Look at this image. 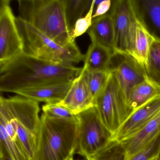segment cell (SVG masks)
<instances>
[{
    "mask_svg": "<svg viewBox=\"0 0 160 160\" xmlns=\"http://www.w3.org/2000/svg\"><path fill=\"white\" fill-rule=\"evenodd\" d=\"M83 68L57 64L22 53L0 66V90L15 93L48 84L72 82Z\"/></svg>",
    "mask_w": 160,
    "mask_h": 160,
    "instance_id": "cell-1",
    "label": "cell"
},
{
    "mask_svg": "<svg viewBox=\"0 0 160 160\" xmlns=\"http://www.w3.org/2000/svg\"><path fill=\"white\" fill-rule=\"evenodd\" d=\"M78 138L77 118L58 119L42 113L35 160H71L76 153Z\"/></svg>",
    "mask_w": 160,
    "mask_h": 160,
    "instance_id": "cell-2",
    "label": "cell"
},
{
    "mask_svg": "<svg viewBox=\"0 0 160 160\" xmlns=\"http://www.w3.org/2000/svg\"><path fill=\"white\" fill-rule=\"evenodd\" d=\"M18 17L61 46L73 42L64 0H18Z\"/></svg>",
    "mask_w": 160,
    "mask_h": 160,
    "instance_id": "cell-3",
    "label": "cell"
},
{
    "mask_svg": "<svg viewBox=\"0 0 160 160\" xmlns=\"http://www.w3.org/2000/svg\"><path fill=\"white\" fill-rule=\"evenodd\" d=\"M38 102L21 95L0 98V113L12 120L18 141L28 160H35L41 123Z\"/></svg>",
    "mask_w": 160,
    "mask_h": 160,
    "instance_id": "cell-4",
    "label": "cell"
},
{
    "mask_svg": "<svg viewBox=\"0 0 160 160\" xmlns=\"http://www.w3.org/2000/svg\"><path fill=\"white\" fill-rule=\"evenodd\" d=\"M16 24L25 54L62 65H72L84 60L85 55L80 52L75 41L61 46L18 17Z\"/></svg>",
    "mask_w": 160,
    "mask_h": 160,
    "instance_id": "cell-5",
    "label": "cell"
},
{
    "mask_svg": "<svg viewBox=\"0 0 160 160\" xmlns=\"http://www.w3.org/2000/svg\"><path fill=\"white\" fill-rule=\"evenodd\" d=\"M94 106L112 136L133 112L128 105L124 92L111 72L105 87L95 98Z\"/></svg>",
    "mask_w": 160,
    "mask_h": 160,
    "instance_id": "cell-6",
    "label": "cell"
},
{
    "mask_svg": "<svg viewBox=\"0 0 160 160\" xmlns=\"http://www.w3.org/2000/svg\"><path fill=\"white\" fill-rule=\"evenodd\" d=\"M78 138L76 153L88 160L105 147L112 135L101 120L95 106L76 115Z\"/></svg>",
    "mask_w": 160,
    "mask_h": 160,
    "instance_id": "cell-7",
    "label": "cell"
},
{
    "mask_svg": "<svg viewBox=\"0 0 160 160\" xmlns=\"http://www.w3.org/2000/svg\"><path fill=\"white\" fill-rule=\"evenodd\" d=\"M109 12L115 28V54L132 57L138 19L132 0L112 1Z\"/></svg>",
    "mask_w": 160,
    "mask_h": 160,
    "instance_id": "cell-8",
    "label": "cell"
},
{
    "mask_svg": "<svg viewBox=\"0 0 160 160\" xmlns=\"http://www.w3.org/2000/svg\"><path fill=\"white\" fill-rule=\"evenodd\" d=\"M10 0L0 1V66L23 52V44Z\"/></svg>",
    "mask_w": 160,
    "mask_h": 160,
    "instance_id": "cell-9",
    "label": "cell"
},
{
    "mask_svg": "<svg viewBox=\"0 0 160 160\" xmlns=\"http://www.w3.org/2000/svg\"><path fill=\"white\" fill-rule=\"evenodd\" d=\"M126 98L132 89L148 79L144 68L132 56L114 54L109 67Z\"/></svg>",
    "mask_w": 160,
    "mask_h": 160,
    "instance_id": "cell-10",
    "label": "cell"
},
{
    "mask_svg": "<svg viewBox=\"0 0 160 160\" xmlns=\"http://www.w3.org/2000/svg\"><path fill=\"white\" fill-rule=\"evenodd\" d=\"M160 112V95L133 112L112 139L120 143L138 132Z\"/></svg>",
    "mask_w": 160,
    "mask_h": 160,
    "instance_id": "cell-11",
    "label": "cell"
},
{
    "mask_svg": "<svg viewBox=\"0 0 160 160\" xmlns=\"http://www.w3.org/2000/svg\"><path fill=\"white\" fill-rule=\"evenodd\" d=\"M58 104L69 109L74 115L94 106V101L85 79L84 71L73 81L71 88Z\"/></svg>",
    "mask_w": 160,
    "mask_h": 160,
    "instance_id": "cell-12",
    "label": "cell"
},
{
    "mask_svg": "<svg viewBox=\"0 0 160 160\" xmlns=\"http://www.w3.org/2000/svg\"><path fill=\"white\" fill-rule=\"evenodd\" d=\"M160 134V112L132 136L120 142L126 160H130L147 148Z\"/></svg>",
    "mask_w": 160,
    "mask_h": 160,
    "instance_id": "cell-13",
    "label": "cell"
},
{
    "mask_svg": "<svg viewBox=\"0 0 160 160\" xmlns=\"http://www.w3.org/2000/svg\"><path fill=\"white\" fill-rule=\"evenodd\" d=\"M160 134L145 150L130 160H150L159 154ZM88 160H126L121 143L111 139L104 148Z\"/></svg>",
    "mask_w": 160,
    "mask_h": 160,
    "instance_id": "cell-14",
    "label": "cell"
},
{
    "mask_svg": "<svg viewBox=\"0 0 160 160\" xmlns=\"http://www.w3.org/2000/svg\"><path fill=\"white\" fill-rule=\"evenodd\" d=\"M72 82L53 83L24 89L17 92L15 93L38 102L58 104L64 99Z\"/></svg>",
    "mask_w": 160,
    "mask_h": 160,
    "instance_id": "cell-15",
    "label": "cell"
},
{
    "mask_svg": "<svg viewBox=\"0 0 160 160\" xmlns=\"http://www.w3.org/2000/svg\"><path fill=\"white\" fill-rule=\"evenodd\" d=\"M138 20L151 35L160 40V0H132Z\"/></svg>",
    "mask_w": 160,
    "mask_h": 160,
    "instance_id": "cell-16",
    "label": "cell"
},
{
    "mask_svg": "<svg viewBox=\"0 0 160 160\" xmlns=\"http://www.w3.org/2000/svg\"><path fill=\"white\" fill-rule=\"evenodd\" d=\"M88 32L92 43L108 48L115 54V28L113 18L109 12L93 19Z\"/></svg>",
    "mask_w": 160,
    "mask_h": 160,
    "instance_id": "cell-17",
    "label": "cell"
},
{
    "mask_svg": "<svg viewBox=\"0 0 160 160\" xmlns=\"http://www.w3.org/2000/svg\"><path fill=\"white\" fill-rule=\"evenodd\" d=\"M114 54L110 49L92 43L84 56L83 70L86 72L109 71Z\"/></svg>",
    "mask_w": 160,
    "mask_h": 160,
    "instance_id": "cell-18",
    "label": "cell"
},
{
    "mask_svg": "<svg viewBox=\"0 0 160 160\" xmlns=\"http://www.w3.org/2000/svg\"><path fill=\"white\" fill-rule=\"evenodd\" d=\"M160 95V87L147 79L132 89L127 96V103L134 111Z\"/></svg>",
    "mask_w": 160,
    "mask_h": 160,
    "instance_id": "cell-19",
    "label": "cell"
},
{
    "mask_svg": "<svg viewBox=\"0 0 160 160\" xmlns=\"http://www.w3.org/2000/svg\"><path fill=\"white\" fill-rule=\"evenodd\" d=\"M153 39L154 38L138 19L132 57L144 69L148 66L151 47Z\"/></svg>",
    "mask_w": 160,
    "mask_h": 160,
    "instance_id": "cell-20",
    "label": "cell"
},
{
    "mask_svg": "<svg viewBox=\"0 0 160 160\" xmlns=\"http://www.w3.org/2000/svg\"><path fill=\"white\" fill-rule=\"evenodd\" d=\"M65 17L70 32L77 21L83 17L87 10H89L92 1L89 0H64Z\"/></svg>",
    "mask_w": 160,
    "mask_h": 160,
    "instance_id": "cell-21",
    "label": "cell"
},
{
    "mask_svg": "<svg viewBox=\"0 0 160 160\" xmlns=\"http://www.w3.org/2000/svg\"><path fill=\"white\" fill-rule=\"evenodd\" d=\"M145 70L148 79L160 87V40L153 39Z\"/></svg>",
    "mask_w": 160,
    "mask_h": 160,
    "instance_id": "cell-22",
    "label": "cell"
},
{
    "mask_svg": "<svg viewBox=\"0 0 160 160\" xmlns=\"http://www.w3.org/2000/svg\"><path fill=\"white\" fill-rule=\"evenodd\" d=\"M0 154L13 160H28L19 144L8 136L2 126H0Z\"/></svg>",
    "mask_w": 160,
    "mask_h": 160,
    "instance_id": "cell-23",
    "label": "cell"
},
{
    "mask_svg": "<svg viewBox=\"0 0 160 160\" xmlns=\"http://www.w3.org/2000/svg\"><path fill=\"white\" fill-rule=\"evenodd\" d=\"M85 79L91 93L95 98L105 87L110 74L109 71L86 72L84 71Z\"/></svg>",
    "mask_w": 160,
    "mask_h": 160,
    "instance_id": "cell-24",
    "label": "cell"
},
{
    "mask_svg": "<svg viewBox=\"0 0 160 160\" xmlns=\"http://www.w3.org/2000/svg\"><path fill=\"white\" fill-rule=\"evenodd\" d=\"M95 6V0H93L89 11L85 16L78 19L72 30L71 32L72 40L75 41V39L88 30L92 24V16Z\"/></svg>",
    "mask_w": 160,
    "mask_h": 160,
    "instance_id": "cell-25",
    "label": "cell"
},
{
    "mask_svg": "<svg viewBox=\"0 0 160 160\" xmlns=\"http://www.w3.org/2000/svg\"><path fill=\"white\" fill-rule=\"evenodd\" d=\"M43 113L48 117L58 119L72 120L76 116L71 111L58 104H45L42 106Z\"/></svg>",
    "mask_w": 160,
    "mask_h": 160,
    "instance_id": "cell-26",
    "label": "cell"
},
{
    "mask_svg": "<svg viewBox=\"0 0 160 160\" xmlns=\"http://www.w3.org/2000/svg\"><path fill=\"white\" fill-rule=\"evenodd\" d=\"M112 3V1L111 0H95V6L92 16V20L108 13L111 9Z\"/></svg>",
    "mask_w": 160,
    "mask_h": 160,
    "instance_id": "cell-27",
    "label": "cell"
},
{
    "mask_svg": "<svg viewBox=\"0 0 160 160\" xmlns=\"http://www.w3.org/2000/svg\"><path fill=\"white\" fill-rule=\"evenodd\" d=\"M0 160H13L8 156L3 154H0Z\"/></svg>",
    "mask_w": 160,
    "mask_h": 160,
    "instance_id": "cell-28",
    "label": "cell"
},
{
    "mask_svg": "<svg viewBox=\"0 0 160 160\" xmlns=\"http://www.w3.org/2000/svg\"><path fill=\"white\" fill-rule=\"evenodd\" d=\"M157 158H158V156L153 157V158H152L150 160H157Z\"/></svg>",
    "mask_w": 160,
    "mask_h": 160,
    "instance_id": "cell-29",
    "label": "cell"
},
{
    "mask_svg": "<svg viewBox=\"0 0 160 160\" xmlns=\"http://www.w3.org/2000/svg\"><path fill=\"white\" fill-rule=\"evenodd\" d=\"M157 160H160V149L159 151V154L158 155V158H157Z\"/></svg>",
    "mask_w": 160,
    "mask_h": 160,
    "instance_id": "cell-30",
    "label": "cell"
},
{
    "mask_svg": "<svg viewBox=\"0 0 160 160\" xmlns=\"http://www.w3.org/2000/svg\"><path fill=\"white\" fill-rule=\"evenodd\" d=\"M71 160H74L73 158V159H71Z\"/></svg>",
    "mask_w": 160,
    "mask_h": 160,
    "instance_id": "cell-31",
    "label": "cell"
}]
</instances>
